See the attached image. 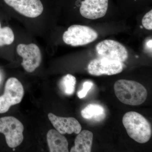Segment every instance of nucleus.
Here are the masks:
<instances>
[{
    "mask_svg": "<svg viewBox=\"0 0 152 152\" xmlns=\"http://www.w3.org/2000/svg\"><path fill=\"white\" fill-rule=\"evenodd\" d=\"M93 86H94V83L93 82L90 81L85 82L83 85V89L77 93L78 97L80 99H83L88 94V92L91 88Z\"/></svg>",
    "mask_w": 152,
    "mask_h": 152,
    "instance_id": "obj_17",
    "label": "nucleus"
},
{
    "mask_svg": "<svg viewBox=\"0 0 152 152\" xmlns=\"http://www.w3.org/2000/svg\"><path fill=\"white\" fill-rule=\"evenodd\" d=\"M123 124L129 136L137 142L145 143L151 139V126L140 114L135 112L126 113L123 117Z\"/></svg>",
    "mask_w": 152,
    "mask_h": 152,
    "instance_id": "obj_2",
    "label": "nucleus"
},
{
    "mask_svg": "<svg viewBox=\"0 0 152 152\" xmlns=\"http://www.w3.org/2000/svg\"><path fill=\"white\" fill-rule=\"evenodd\" d=\"M147 46L150 49H151L152 50V39H151L148 42H147Z\"/></svg>",
    "mask_w": 152,
    "mask_h": 152,
    "instance_id": "obj_19",
    "label": "nucleus"
},
{
    "mask_svg": "<svg viewBox=\"0 0 152 152\" xmlns=\"http://www.w3.org/2000/svg\"><path fill=\"white\" fill-rule=\"evenodd\" d=\"M114 88L118 99L123 103L129 105L142 104L148 96L145 87L134 81L118 80L115 83Z\"/></svg>",
    "mask_w": 152,
    "mask_h": 152,
    "instance_id": "obj_1",
    "label": "nucleus"
},
{
    "mask_svg": "<svg viewBox=\"0 0 152 152\" xmlns=\"http://www.w3.org/2000/svg\"><path fill=\"white\" fill-rule=\"evenodd\" d=\"M93 134L89 131L84 130L80 132L76 137L75 146L71 152H91L92 145Z\"/></svg>",
    "mask_w": 152,
    "mask_h": 152,
    "instance_id": "obj_13",
    "label": "nucleus"
},
{
    "mask_svg": "<svg viewBox=\"0 0 152 152\" xmlns=\"http://www.w3.org/2000/svg\"><path fill=\"white\" fill-rule=\"evenodd\" d=\"M123 69L122 62L101 58L92 60L88 66L89 73L96 76L116 75L121 72Z\"/></svg>",
    "mask_w": 152,
    "mask_h": 152,
    "instance_id": "obj_8",
    "label": "nucleus"
},
{
    "mask_svg": "<svg viewBox=\"0 0 152 152\" xmlns=\"http://www.w3.org/2000/svg\"><path fill=\"white\" fill-rule=\"evenodd\" d=\"M96 51L99 58L123 62L127 59L128 53L123 45L113 40H105L96 46Z\"/></svg>",
    "mask_w": 152,
    "mask_h": 152,
    "instance_id": "obj_6",
    "label": "nucleus"
},
{
    "mask_svg": "<svg viewBox=\"0 0 152 152\" xmlns=\"http://www.w3.org/2000/svg\"><path fill=\"white\" fill-rule=\"evenodd\" d=\"M15 39L13 32L9 27L0 28V47L10 45L13 42Z\"/></svg>",
    "mask_w": 152,
    "mask_h": 152,
    "instance_id": "obj_16",
    "label": "nucleus"
},
{
    "mask_svg": "<svg viewBox=\"0 0 152 152\" xmlns=\"http://www.w3.org/2000/svg\"><path fill=\"white\" fill-rule=\"evenodd\" d=\"M24 94L21 83L15 77L6 82L4 94L0 96V113L8 111L12 106L20 103Z\"/></svg>",
    "mask_w": 152,
    "mask_h": 152,
    "instance_id": "obj_5",
    "label": "nucleus"
},
{
    "mask_svg": "<svg viewBox=\"0 0 152 152\" xmlns=\"http://www.w3.org/2000/svg\"><path fill=\"white\" fill-rule=\"evenodd\" d=\"M13 151H15V149H14V148H13Z\"/></svg>",
    "mask_w": 152,
    "mask_h": 152,
    "instance_id": "obj_21",
    "label": "nucleus"
},
{
    "mask_svg": "<svg viewBox=\"0 0 152 152\" xmlns=\"http://www.w3.org/2000/svg\"><path fill=\"white\" fill-rule=\"evenodd\" d=\"M24 126L16 118L7 116L0 118V133L5 136L6 142L9 147L16 148L23 140Z\"/></svg>",
    "mask_w": 152,
    "mask_h": 152,
    "instance_id": "obj_4",
    "label": "nucleus"
},
{
    "mask_svg": "<svg viewBox=\"0 0 152 152\" xmlns=\"http://www.w3.org/2000/svg\"><path fill=\"white\" fill-rule=\"evenodd\" d=\"M1 28V23H0V28Z\"/></svg>",
    "mask_w": 152,
    "mask_h": 152,
    "instance_id": "obj_20",
    "label": "nucleus"
},
{
    "mask_svg": "<svg viewBox=\"0 0 152 152\" xmlns=\"http://www.w3.org/2000/svg\"><path fill=\"white\" fill-rule=\"evenodd\" d=\"M48 117L56 130L62 134H78L81 131L80 124L75 118L57 116L52 113H49Z\"/></svg>",
    "mask_w": 152,
    "mask_h": 152,
    "instance_id": "obj_11",
    "label": "nucleus"
},
{
    "mask_svg": "<svg viewBox=\"0 0 152 152\" xmlns=\"http://www.w3.org/2000/svg\"><path fill=\"white\" fill-rule=\"evenodd\" d=\"M82 116L86 119H94L96 121L103 119L105 117L103 107L97 104H89L81 112Z\"/></svg>",
    "mask_w": 152,
    "mask_h": 152,
    "instance_id": "obj_14",
    "label": "nucleus"
},
{
    "mask_svg": "<svg viewBox=\"0 0 152 152\" xmlns=\"http://www.w3.org/2000/svg\"><path fill=\"white\" fill-rule=\"evenodd\" d=\"M98 36L97 32L90 27L74 25L64 33L63 39L67 45L77 47L92 42L96 39Z\"/></svg>",
    "mask_w": 152,
    "mask_h": 152,
    "instance_id": "obj_3",
    "label": "nucleus"
},
{
    "mask_svg": "<svg viewBox=\"0 0 152 152\" xmlns=\"http://www.w3.org/2000/svg\"><path fill=\"white\" fill-rule=\"evenodd\" d=\"M17 52L23 58L21 65L28 72H33L40 65L42 54L36 44H19L17 46Z\"/></svg>",
    "mask_w": 152,
    "mask_h": 152,
    "instance_id": "obj_7",
    "label": "nucleus"
},
{
    "mask_svg": "<svg viewBox=\"0 0 152 152\" xmlns=\"http://www.w3.org/2000/svg\"><path fill=\"white\" fill-rule=\"evenodd\" d=\"M47 137L50 152H69L67 140L58 132L54 129L50 130L47 134Z\"/></svg>",
    "mask_w": 152,
    "mask_h": 152,
    "instance_id": "obj_12",
    "label": "nucleus"
},
{
    "mask_svg": "<svg viewBox=\"0 0 152 152\" xmlns=\"http://www.w3.org/2000/svg\"><path fill=\"white\" fill-rule=\"evenodd\" d=\"M5 2L19 13L30 18L40 15L44 7L40 0H4Z\"/></svg>",
    "mask_w": 152,
    "mask_h": 152,
    "instance_id": "obj_9",
    "label": "nucleus"
},
{
    "mask_svg": "<svg viewBox=\"0 0 152 152\" xmlns=\"http://www.w3.org/2000/svg\"><path fill=\"white\" fill-rule=\"evenodd\" d=\"M142 24L145 28L152 29V10H151L144 16L142 20Z\"/></svg>",
    "mask_w": 152,
    "mask_h": 152,
    "instance_id": "obj_18",
    "label": "nucleus"
},
{
    "mask_svg": "<svg viewBox=\"0 0 152 152\" xmlns=\"http://www.w3.org/2000/svg\"><path fill=\"white\" fill-rule=\"evenodd\" d=\"M76 84V78L72 75L67 74L60 81V88L65 94L70 96L74 94Z\"/></svg>",
    "mask_w": 152,
    "mask_h": 152,
    "instance_id": "obj_15",
    "label": "nucleus"
},
{
    "mask_svg": "<svg viewBox=\"0 0 152 152\" xmlns=\"http://www.w3.org/2000/svg\"><path fill=\"white\" fill-rule=\"evenodd\" d=\"M109 0H84L81 2L80 13L91 20L102 18L107 13Z\"/></svg>",
    "mask_w": 152,
    "mask_h": 152,
    "instance_id": "obj_10",
    "label": "nucleus"
}]
</instances>
